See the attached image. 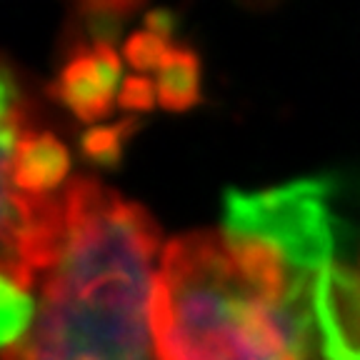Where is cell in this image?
<instances>
[{
  "label": "cell",
  "mask_w": 360,
  "mask_h": 360,
  "mask_svg": "<svg viewBox=\"0 0 360 360\" xmlns=\"http://www.w3.org/2000/svg\"><path fill=\"white\" fill-rule=\"evenodd\" d=\"M143 22H146V30H150V33L160 35V38H165V40H173L180 20L168 8H155V11H148L146 15H143Z\"/></svg>",
  "instance_id": "12"
},
{
  "label": "cell",
  "mask_w": 360,
  "mask_h": 360,
  "mask_svg": "<svg viewBox=\"0 0 360 360\" xmlns=\"http://www.w3.org/2000/svg\"><path fill=\"white\" fill-rule=\"evenodd\" d=\"M175 45H170V40L160 38V35L150 33V30H135L128 35L123 45V58L138 75L146 73H158L163 63L168 60V56L173 53Z\"/></svg>",
  "instance_id": "10"
},
{
  "label": "cell",
  "mask_w": 360,
  "mask_h": 360,
  "mask_svg": "<svg viewBox=\"0 0 360 360\" xmlns=\"http://www.w3.org/2000/svg\"><path fill=\"white\" fill-rule=\"evenodd\" d=\"M148 0H65L68 22L63 30V51L83 45H115L128 22L141 15Z\"/></svg>",
  "instance_id": "6"
},
{
  "label": "cell",
  "mask_w": 360,
  "mask_h": 360,
  "mask_svg": "<svg viewBox=\"0 0 360 360\" xmlns=\"http://www.w3.org/2000/svg\"><path fill=\"white\" fill-rule=\"evenodd\" d=\"M158 103L155 83L148 75H128L120 85L118 93V105L128 112H146Z\"/></svg>",
  "instance_id": "11"
},
{
  "label": "cell",
  "mask_w": 360,
  "mask_h": 360,
  "mask_svg": "<svg viewBox=\"0 0 360 360\" xmlns=\"http://www.w3.org/2000/svg\"><path fill=\"white\" fill-rule=\"evenodd\" d=\"M0 298H3V310H0V321H3V355H11L13 350H18L22 345V340L28 338L30 328L35 323L38 315V295L30 288H22L13 281L0 283Z\"/></svg>",
  "instance_id": "8"
},
{
  "label": "cell",
  "mask_w": 360,
  "mask_h": 360,
  "mask_svg": "<svg viewBox=\"0 0 360 360\" xmlns=\"http://www.w3.org/2000/svg\"><path fill=\"white\" fill-rule=\"evenodd\" d=\"M70 173V153L48 130L25 133L3 150V186L28 195H56L58 188H65Z\"/></svg>",
  "instance_id": "4"
},
{
  "label": "cell",
  "mask_w": 360,
  "mask_h": 360,
  "mask_svg": "<svg viewBox=\"0 0 360 360\" xmlns=\"http://www.w3.org/2000/svg\"><path fill=\"white\" fill-rule=\"evenodd\" d=\"M328 360H360V255L358 265L340 255L328 288Z\"/></svg>",
  "instance_id": "5"
},
{
  "label": "cell",
  "mask_w": 360,
  "mask_h": 360,
  "mask_svg": "<svg viewBox=\"0 0 360 360\" xmlns=\"http://www.w3.org/2000/svg\"><path fill=\"white\" fill-rule=\"evenodd\" d=\"M238 3H243V6H248V8H253V11H265V8L278 6L281 0H238Z\"/></svg>",
  "instance_id": "13"
},
{
  "label": "cell",
  "mask_w": 360,
  "mask_h": 360,
  "mask_svg": "<svg viewBox=\"0 0 360 360\" xmlns=\"http://www.w3.org/2000/svg\"><path fill=\"white\" fill-rule=\"evenodd\" d=\"M155 93L160 108L170 112L191 110L200 103V58L193 48L175 45L168 60L155 73Z\"/></svg>",
  "instance_id": "7"
},
{
  "label": "cell",
  "mask_w": 360,
  "mask_h": 360,
  "mask_svg": "<svg viewBox=\"0 0 360 360\" xmlns=\"http://www.w3.org/2000/svg\"><path fill=\"white\" fill-rule=\"evenodd\" d=\"M340 231L326 180L228 191L218 231L173 238L158 260L155 360H328Z\"/></svg>",
  "instance_id": "1"
},
{
  "label": "cell",
  "mask_w": 360,
  "mask_h": 360,
  "mask_svg": "<svg viewBox=\"0 0 360 360\" xmlns=\"http://www.w3.org/2000/svg\"><path fill=\"white\" fill-rule=\"evenodd\" d=\"M123 60L115 45H83L65 53L51 83V96L83 123L105 120L118 105L123 85Z\"/></svg>",
  "instance_id": "3"
},
{
  "label": "cell",
  "mask_w": 360,
  "mask_h": 360,
  "mask_svg": "<svg viewBox=\"0 0 360 360\" xmlns=\"http://www.w3.org/2000/svg\"><path fill=\"white\" fill-rule=\"evenodd\" d=\"M63 220L35 323L3 360H153L150 300L163 255L153 215L101 180L73 178Z\"/></svg>",
  "instance_id": "2"
},
{
  "label": "cell",
  "mask_w": 360,
  "mask_h": 360,
  "mask_svg": "<svg viewBox=\"0 0 360 360\" xmlns=\"http://www.w3.org/2000/svg\"><path fill=\"white\" fill-rule=\"evenodd\" d=\"M138 130H141L138 118H123L118 123L93 125V128L80 135V155L88 163L101 165V168H115L120 163V158H123L128 141Z\"/></svg>",
  "instance_id": "9"
}]
</instances>
